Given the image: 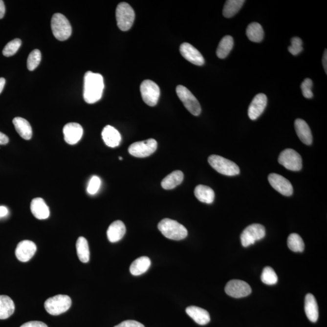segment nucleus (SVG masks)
Returning a JSON list of instances; mask_svg holds the SVG:
<instances>
[{"instance_id": "obj_18", "label": "nucleus", "mask_w": 327, "mask_h": 327, "mask_svg": "<svg viewBox=\"0 0 327 327\" xmlns=\"http://www.w3.org/2000/svg\"><path fill=\"white\" fill-rule=\"evenodd\" d=\"M295 128L300 140L306 145H311L313 142V136L307 123L302 119H297L295 121Z\"/></svg>"}, {"instance_id": "obj_31", "label": "nucleus", "mask_w": 327, "mask_h": 327, "mask_svg": "<svg viewBox=\"0 0 327 327\" xmlns=\"http://www.w3.org/2000/svg\"><path fill=\"white\" fill-rule=\"evenodd\" d=\"M76 248L78 257L80 261L83 263L88 262L90 260V251L87 240L83 237L78 238Z\"/></svg>"}, {"instance_id": "obj_40", "label": "nucleus", "mask_w": 327, "mask_h": 327, "mask_svg": "<svg viewBox=\"0 0 327 327\" xmlns=\"http://www.w3.org/2000/svg\"><path fill=\"white\" fill-rule=\"evenodd\" d=\"M114 327H145L143 324L139 322L133 320H128L123 322Z\"/></svg>"}, {"instance_id": "obj_30", "label": "nucleus", "mask_w": 327, "mask_h": 327, "mask_svg": "<svg viewBox=\"0 0 327 327\" xmlns=\"http://www.w3.org/2000/svg\"><path fill=\"white\" fill-rule=\"evenodd\" d=\"M234 42L232 37L226 35L220 40L217 50L218 57L220 59H224L227 57L233 49Z\"/></svg>"}, {"instance_id": "obj_34", "label": "nucleus", "mask_w": 327, "mask_h": 327, "mask_svg": "<svg viewBox=\"0 0 327 327\" xmlns=\"http://www.w3.org/2000/svg\"><path fill=\"white\" fill-rule=\"evenodd\" d=\"M278 276L272 267H266L263 268L261 281L265 284L273 285L278 283Z\"/></svg>"}, {"instance_id": "obj_44", "label": "nucleus", "mask_w": 327, "mask_h": 327, "mask_svg": "<svg viewBox=\"0 0 327 327\" xmlns=\"http://www.w3.org/2000/svg\"><path fill=\"white\" fill-rule=\"evenodd\" d=\"M327 49H326L325 52L324 53L323 58V63L324 70L325 72L327 73Z\"/></svg>"}, {"instance_id": "obj_47", "label": "nucleus", "mask_w": 327, "mask_h": 327, "mask_svg": "<svg viewBox=\"0 0 327 327\" xmlns=\"http://www.w3.org/2000/svg\"><path fill=\"white\" fill-rule=\"evenodd\" d=\"M119 159H120V160H122L123 159L122 157H120V158H119Z\"/></svg>"}, {"instance_id": "obj_6", "label": "nucleus", "mask_w": 327, "mask_h": 327, "mask_svg": "<svg viewBox=\"0 0 327 327\" xmlns=\"http://www.w3.org/2000/svg\"><path fill=\"white\" fill-rule=\"evenodd\" d=\"M72 300L69 296L58 295L47 299L44 303L45 310L51 315L57 316L64 313L70 308Z\"/></svg>"}, {"instance_id": "obj_15", "label": "nucleus", "mask_w": 327, "mask_h": 327, "mask_svg": "<svg viewBox=\"0 0 327 327\" xmlns=\"http://www.w3.org/2000/svg\"><path fill=\"white\" fill-rule=\"evenodd\" d=\"M180 53L185 59L196 65H202L205 60L198 50L189 43H184L179 48Z\"/></svg>"}, {"instance_id": "obj_29", "label": "nucleus", "mask_w": 327, "mask_h": 327, "mask_svg": "<svg viewBox=\"0 0 327 327\" xmlns=\"http://www.w3.org/2000/svg\"><path fill=\"white\" fill-rule=\"evenodd\" d=\"M246 35L251 42L260 43L262 41L264 32L260 24L258 22H252L247 27Z\"/></svg>"}, {"instance_id": "obj_25", "label": "nucleus", "mask_w": 327, "mask_h": 327, "mask_svg": "<svg viewBox=\"0 0 327 327\" xmlns=\"http://www.w3.org/2000/svg\"><path fill=\"white\" fill-rule=\"evenodd\" d=\"M195 195L196 198L201 202L212 204L215 199L214 190L204 185H198L195 189Z\"/></svg>"}, {"instance_id": "obj_11", "label": "nucleus", "mask_w": 327, "mask_h": 327, "mask_svg": "<svg viewBox=\"0 0 327 327\" xmlns=\"http://www.w3.org/2000/svg\"><path fill=\"white\" fill-rule=\"evenodd\" d=\"M278 161L285 168L291 171H300L303 167L300 154L291 149H286L281 152Z\"/></svg>"}, {"instance_id": "obj_26", "label": "nucleus", "mask_w": 327, "mask_h": 327, "mask_svg": "<svg viewBox=\"0 0 327 327\" xmlns=\"http://www.w3.org/2000/svg\"><path fill=\"white\" fill-rule=\"evenodd\" d=\"M151 261L147 257H141L134 261L130 267V272L133 276H139L146 273L150 268Z\"/></svg>"}, {"instance_id": "obj_13", "label": "nucleus", "mask_w": 327, "mask_h": 327, "mask_svg": "<svg viewBox=\"0 0 327 327\" xmlns=\"http://www.w3.org/2000/svg\"><path fill=\"white\" fill-rule=\"evenodd\" d=\"M271 186L276 191L283 196H290L293 193V189L291 182L287 179L280 174H272L268 177Z\"/></svg>"}, {"instance_id": "obj_22", "label": "nucleus", "mask_w": 327, "mask_h": 327, "mask_svg": "<svg viewBox=\"0 0 327 327\" xmlns=\"http://www.w3.org/2000/svg\"><path fill=\"white\" fill-rule=\"evenodd\" d=\"M126 232V228L121 220H116L109 227L107 235L109 241L118 242L124 237Z\"/></svg>"}, {"instance_id": "obj_45", "label": "nucleus", "mask_w": 327, "mask_h": 327, "mask_svg": "<svg viewBox=\"0 0 327 327\" xmlns=\"http://www.w3.org/2000/svg\"><path fill=\"white\" fill-rule=\"evenodd\" d=\"M8 214V209L6 207L0 206V218L6 216Z\"/></svg>"}, {"instance_id": "obj_24", "label": "nucleus", "mask_w": 327, "mask_h": 327, "mask_svg": "<svg viewBox=\"0 0 327 327\" xmlns=\"http://www.w3.org/2000/svg\"><path fill=\"white\" fill-rule=\"evenodd\" d=\"M15 130L22 138L29 140L32 136L31 126L26 120L21 117H16L13 120Z\"/></svg>"}, {"instance_id": "obj_1", "label": "nucleus", "mask_w": 327, "mask_h": 327, "mask_svg": "<svg viewBox=\"0 0 327 327\" xmlns=\"http://www.w3.org/2000/svg\"><path fill=\"white\" fill-rule=\"evenodd\" d=\"M104 88L103 76L100 73L88 71L84 79V99L88 104L97 102L102 97Z\"/></svg>"}, {"instance_id": "obj_36", "label": "nucleus", "mask_w": 327, "mask_h": 327, "mask_svg": "<svg viewBox=\"0 0 327 327\" xmlns=\"http://www.w3.org/2000/svg\"><path fill=\"white\" fill-rule=\"evenodd\" d=\"M22 45V40L19 39H14L7 43L2 50V54L5 57H9L13 56L19 50Z\"/></svg>"}, {"instance_id": "obj_35", "label": "nucleus", "mask_w": 327, "mask_h": 327, "mask_svg": "<svg viewBox=\"0 0 327 327\" xmlns=\"http://www.w3.org/2000/svg\"><path fill=\"white\" fill-rule=\"evenodd\" d=\"M42 60V54L39 50L35 49L33 50L29 55L27 58V65L28 69L30 71H33L39 65Z\"/></svg>"}, {"instance_id": "obj_46", "label": "nucleus", "mask_w": 327, "mask_h": 327, "mask_svg": "<svg viewBox=\"0 0 327 327\" xmlns=\"http://www.w3.org/2000/svg\"><path fill=\"white\" fill-rule=\"evenodd\" d=\"M5 83H6V80H5L4 78H0V93H1L2 90H3Z\"/></svg>"}, {"instance_id": "obj_14", "label": "nucleus", "mask_w": 327, "mask_h": 327, "mask_svg": "<svg viewBox=\"0 0 327 327\" xmlns=\"http://www.w3.org/2000/svg\"><path fill=\"white\" fill-rule=\"evenodd\" d=\"M37 252V246L31 240H24L19 242L15 250V255L17 259L22 262H26L34 257Z\"/></svg>"}, {"instance_id": "obj_23", "label": "nucleus", "mask_w": 327, "mask_h": 327, "mask_svg": "<svg viewBox=\"0 0 327 327\" xmlns=\"http://www.w3.org/2000/svg\"><path fill=\"white\" fill-rule=\"evenodd\" d=\"M305 312L309 321L316 323L319 318V309L316 298L312 294L308 293L305 298Z\"/></svg>"}, {"instance_id": "obj_17", "label": "nucleus", "mask_w": 327, "mask_h": 327, "mask_svg": "<svg viewBox=\"0 0 327 327\" xmlns=\"http://www.w3.org/2000/svg\"><path fill=\"white\" fill-rule=\"evenodd\" d=\"M65 140L70 145H74L82 138L83 129L80 124L76 123H70L63 128Z\"/></svg>"}, {"instance_id": "obj_10", "label": "nucleus", "mask_w": 327, "mask_h": 327, "mask_svg": "<svg viewBox=\"0 0 327 327\" xmlns=\"http://www.w3.org/2000/svg\"><path fill=\"white\" fill-rule=\"evenodd\" d=\"M265 236V229L262 225L253 224L246 227L240 235L241 244L244 247L254 244Z\"/></svg>"}, {"instance_id": "obj_5", "label": "nucleus", "mask_w": 327, "mask_h": 327, "mask_svg": "<svg viewBox=\"0 0 327 327\" xmlns=\"http://www.w3.org/2000/svg\"><path fill=\"white\" fill-rule=\"evenodd\" d=\"M116 19L119 29L122 31H128L133 24L135 19V12L127 2H121L116 7Z\"/></svg>"}, {"instance_id": "obj_21", "label": "nucleus", "mask_w": 327, "mask_h": 327, "mask_svg": "<svg viewBox=\"0 0 327 327\" xmlns=\"http://www.w3.org/2000/svg\"><path fill=\"white\" fill-rule=\"evenodd\" d=\"M186 311L193 320L199 325H206L210 321L209 312L203 308L196 306H191L187 307Z\"/></svg>"}, {"instance_id": "obj_4", "label": "nucleus", "mask_w": 327, "mask_h": 327, "mask_svg": "<svg viewBox=\"0 0 327 327\" xmlns=\"http://www.w3.org/2000/svg\"><path fill=\"white\" fill-rule=\"evenodd\" d=\"M51 28L54 37L60 41H65L72 34V27L67 18L62 14L53 15Z\"/></svg>"}, {"instance_id": "obj_2", "label": "nucleus", "mask_w": 327, "mask_h": 327, "mask_svg": "<svg viewBox=\"0 0 327 327\" xmlns=\"http://www.w3.org/2000/svg\"><path fill=\"white\" fill-rule=\"evenodd\" d=\"M158 228L165 237L168 239L180 240L188 235L186 228L176 220L166 218L159 222Z\"/></svg>"}, {"instance_id": "obj_12", "label": "nucleus", "mask_w": 327, "mask_h": 327, "mask_svg": "<svg viewBox=\"0 0 327 327\" xmlns=\"http://www.w3.org/2000/svg\"><path fill=\"white\" fill-rule=\"evenodd\" d=\"M225 293L234 298L246 297L252 293V288L247 283L241 280H231L225 287Z\"/></svg>"}, {"instance_id": "obj_20", "label": "nucleus", "mask_w": 327, "mask_h": 327, "mask_svg": "<svg viewBox=\"0 0 327 327\" xmlns=\"http://www.w3.org/2000/svg\"><path fill=\"white\" fill-rule=\"evenodd\" d=\"M102 137L106 145L111 148L118 147L121 141L120 132L113 127L109 125L106 126L103 129Z\"/></svg>"}, {"instance_id": "obj_33", "label": "nucleus", "mask_w": 327, "mask_h": 327, "mask_svg": "<svg viewBox=\"0 0 327 327\" xmlns=\"http://www.w3.org/2000/svg\"><path fill=\"white\" fill-rule=\"evenodd\" d=\"M287 245L288 248L294 252H303L305 248L303 240L296 233H292L289 236Z\"/></svg>"}, {"instance_id": "obj_19", "label": "nucleus", "mask_w": 327, "mask_h": 327, "mask_svg": "<svg viewBox=\"0 0 327 327\" xmlns=\"http://www.w3.org/2000/svg\"><path fill=\"white\" fill-rule=\"evenodd\" d=\"M32 214L38 219H45L49 218L50 210L44 199L37 197L32 200L30 204Z\"/></svg>"}, {"instance_id": "obj_41", "label": "nucleus", "mask_w": 327, "mask_h": 327, "mask_svg": "<svg viewBox=\"0 0 327 327\" xmlns=\"http://www.w3.org/2000/svg\"><path fill=\"white\" fill-rule=\"evenodd\" d=\"M20 327H48L46 324L40 321H30L22 324Z\"/></svg>"}, {"instance_id": "obj_3", "label": "nucleus", "mask_w": 327, "mask_h": 327, "mask_svg": "<svg viewBox=\"0 0 327 327\" xmlns=\"http://www.w3.org/2000/svg\"><path fill=\"white\" fill-rule=\"evenodd\" d=\"M208 162L212 168L224 175L235 176L240 173V170L237 164L222 156L212 154L208 158Z\"/></svg>"}, {"instance_id": "obj_39", "label": "nucleus", "mask_w": 327, "mask_h": 327, "mask_svg": "<svg viewBox=\"0 0 327 327\" xmlns=\"http://www.w3.org/2000/svg\"><path fill=\"white\" fill-rule=\"evenodd\" d=\"M101 181L100 177L97 176H93L88 182L87 186V192L90 195H95L98 192L100 188Z\"/></svg>"}, {"instance_id": "obj_16", "label": "nucleus", "mask_w": 327, "mask_h": 327, "mask_svg": "<svg viewBox=\"0 0 327 327\" xmlns=\"http://www.w3.org/2000/svg\"><path fill=\"white\" fill-rule=\"evenodd\" d=\"M267 104V98L265 94L259 93L256 95L248 108V115L250 120H257L264 111Z\"/></svg>"}, {"instance_id": "obj_8", "label": "nucleus", "mask_w": 327, "mask_h": 327, "mask_svg": "<svg viewBox=\"0 0 327 327\" xmlns=\"http://www.w3.org/2000/svg\"><path fill=\"white\" fill-rule=\"evenodd\" d=\"M140 91L144 102L151 107L156 106L160 96V88L156 84L150 80H144L141 83Z\"/></svg>"}, {"instance_id": "obj_7", "label": "nucleus", "mask_w": 327, "mask_h": 327, "mask_svg": "<svg viewBox=\"0 0 327 327\" xmlns=\"http://www.w3.org/2000/svg\"><path fill=\"white\" fill-rule=\"evenodd\" d=\"M176 93L180 100L183 103L187 110L193 115L198 116L201 112V105L195 96L188 88L182 85H179L176 87Z\"/></svg>"}, {"instance_id": "obj_37", "label": "nucleus", "mask_w": 327, "mask_h": 327, "mask_svg": "<svg viewBox=\"0 0 327 327\" xmlns=\"http://www.w3.org/2000/svg\"><path fill=\"white\" fill-rule=\"evenodd\" d=\"M291 45L288 47V51L293 55H297L303 51V41L300 38L293 37L291 40Z\"/></svg>"}, {"instance_id": "obj_38", "label": "nucleus", "mask_w": 327, "mask_h": 327, "mask_svg": "<svg viewBox=\"0 0 327 327\" xmlns=\"http://www.w3.org/2000/svg\"><path fill=\"white\" fill-rule=\"evenodd\" d=\"M313 82L310 78H306V79L304 80V82L302 83L301 88L304 97L308 99L313 98V93L312 90H311Z\"/></svg>"}, {"instance_id": "obj_43", "label": "nucleus", "mask_w": 327, "mask_h": 327, "mask_svg": "<svg viewBox=\"0 0 327 327\" xmlns=\"http://www.w3.org/2000/svg\"><path fill=\"white\" fill-rule=\"evenodd\" d=\"M5 11H6V8H5L4 1L0 0V19L4 17Z\"/></svg>"}, {"instance_id": "obj_27", "label": "nucleus", "mask_w": 327, "mask_h": 327, "mask_svg": "<svg viewBox=\"0 0 327 327\" xmlns=\"http://www.w3.org/2000/svg\"><path fill=\"white\" fill-rule=\"evenodd\" d=\"M183 179L184 174L181 171H174L164 177L161 182V186L164 189H173L181 184Z\"/></svg>"}, {"instance_id": "obj_32", "label": "nucleus", "mask_w": 327, "mask_h": 327, "mask_svg": "<svg viewBox=\"0 0 327 327\" xmlns=\"http://www.w3.org/2000/svg\"><path fill=\"white\" fill-rule=\"evenodd\" d=\"M244 2V0H228L223 9V15L225 18L233 17L240 11Z\"/></svg>"}, {"instance_id": "obj_42", "label": "nucleus", "mask_w": 327, "mask_h": 327, "mask_svg": "<svg viewBox=\"0 0 327 327\" xmlns=\"http://www.w3.org/2000/svg\"><path fill=\"white\" fill-rule=\"evenodd\" d=\"M9 143V138L5 134L0 132V145H6Z\"/></svg>"}, {"instance_id": "obj_9", "label": "nucleus", "mask_w": 327, "mask_h": 327, "mask_svg": "<svg viewBox=\"0 0 327 327\" xmlns=\"http://www.w3.org/2000/svg\"><path fill=\"white\" fill-rule=\"evenodd\" d=\"M157 146L155 139L151 138L131 144L129 148V152L136 158H146L156 151Z\"/></svg>"}, {"instance_id": "obj_28", "label": "nucleus", "mask_w": 327, "mask_h": 327, "mask_svg": "<svg viewBox=\"0 0 327 327\" xmlns=\"http://www.w3.org/2000/svg\"><path fill=\"white\" fill-rule=\"evenodd\" d=\"M15 304L9 296L0 295V319H6L14 314Z\"/></svg>"}]
</instances>
